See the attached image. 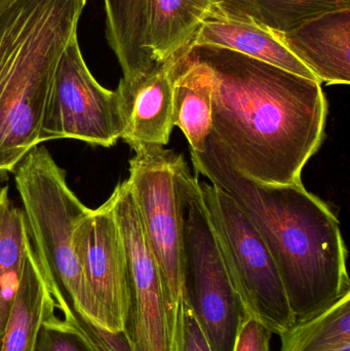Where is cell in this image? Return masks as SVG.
Listing matches in <instances>:
<instances>
[{"label":"cell","instance_id":"cell-1","mask_svg":"<svg viewBox=\"0 0 350 351\" xmlns=\"http://www.w3.org/2000/svg\"><path fill=\"white\" fill-rule=\"evenodd\" d=\"M183 55L211 77L210 137L232 166L257 183L301 184L326 138L322 84L215 45H191Z\"/></svg>","mask_w":350,"mask_h":351},{"label":"cell","instance_id":"cell-2","mask_svg":"<svg viewBox=\"0 0 350 351\" xmlns=\"http://www.w3.org/2000/svg\"><path fill=\"white\" fill-rule=\"evenodd\" d=\"M190 156L197 175L226 192L256 228L279 270L296 322L350 293L340 223L324 200L303 183L266 185L249 179L210 136L205 152Z\"/></svg>","mask_w":350,"mask_h":351},{"label":"cell","instance_id":"cell-3","mask_svg":"<svg viewBox=\"0 0 350 351\" xmlns=\"http://www.w3.org/2000/svg\"><path fill=\"white\" fill-rule=\"evenodd\" d=\"M86 0H14L0 12V175L40 145L58 64Z\"/></svg>","mask_w":350,"mask_h":351},{"label":"cell","instance_id":"cell-4","mask_svg":"<svg viewBox=\"0 0 350 351\" xmlns=\"http://www.w3.org/2000/svg\"><path fill=\"white\" fill-rule=\"evenodd\" d=\"M34 252L53 297L98 327V311L74 247L79 221L90 212L68 185L65 170L43 145L33 148L14 171ZM99 328V327H98Z\"/></svg>","mask_w":350,"mask_h":351},{"label":"cell","instance_id":"cell-5","mask_svg":"<svg viewBox=\"0 0 350 351\" xmlns=\"http://www.w3.org/2000/svg\"><path fill=\"white\" fill-rule=\"evenodd\" d=\"M127 178L148 245L160 270L168 330L175 351L182 338L187 295L179 171L184 162L164 146L135 148Z\"/></svg>","mask_w":350,"mask_h":351},{"label":"cell","instance_id":"cell-6","mask_svg":"<svg viewBox=\"0 0 350 351\" xmlns=\"http://www.w3.org/2000/svg\"><path fill=\"white\" fill-rule=\"evenodd\" d=\"M179 192L187 301L212 350L234 351L248 315L212 226L199 178L191 174L185 160L179 171Z\"/></svg>","mask_w":350,"mask_h":351},{"label":"cell","instance_id":"cell-7","mask_svg":"<svg viewBox=\"0 0 350 351\" xmlns=\"http://www.w3.org/2000/svg\"><path fill=\"white\" fill-rule=\"evenodd\" d=\"M203 202L247 315L282 335L296 323L279 270L256 228L223 190L201 181Z\"/></svg>","mask_w":350,"mask_h":351},{"label":"cell","instance_id":"cell-8","mask_svg":"<svg viewBox=\"0 0 350 351\" xmlns=\"http://www.w3.org/2000/svg\"><path fill=\"white\" fill-rule=\"evenodd\" d=\"M123 134L118 93L97 82L86 65L77 35L58 64L43 113L39 143L75 139L108 148L114 146Z\"/></svg>","mask_w":350,"mask_h":351},{"label":"cell","instance_id":"cell-9","mask_svg":"<svg viewBox=\"0 0 350 351\" xmlns=\"http://www.w3.org/2000/svg\"><path fill=\"white\" fill-rule=\"evenodd\" d=\"M110 197L129 268V307L123 334L132 351H175L160 270L127 180L117 184Z\"/></svg>","mask_w":350,"mask_h":351},{"label":"cell","instance_id":"cell-10","mask_svg":"<svg viewBox=\"0 0 350 351\" xmlns=\"http://www.w3.org/2000/svg\"><path fill=\"white\" fill-rule=\"evenodd\" d=\"M74 247L98 311V327L123 333L129 307L127 255L109 197L79 221Z\"/></svg>","mask_w":350,"mask_h":351},{"label":"cell","instance_id":"cell-11","mask_svg":"<svg viewBox=\"0 0 350 351\" xmlns=\"http://www.w3.org/2000/svg\"><path fill=\"white\" fill-rule=\"evenodd\" d=\"M175 62L119 82L116 90L123 119L121 139L133 150L144 145L166 146L170 141L174 129L172 70Z\"/></svg>","mask_w":350,"mask_h":351},{"label":"cell","instance_id":"cell-12","mask_svg":"<svg viewBox=\"0 0 350 351\" xmlns=\"http://www.w3.org/2000/svg\"><path fill=\"white\" fill-rule=\"evenodd\" d=\"M277 35L321 84L349 86L350 8L325 12Z\"/></svg>","mask_w":350,"mask_h":351},{"label":"cell","instance_id":"cell-13","mask_svg":"<svg viewBox=\"0 0 350 351\" xmlns=\"http://www.w3.org/2000/svg\"><path fill=\"white\" fill-rule=\"evenodd\" d=\"M201 45L232 49L292 73L318 80L288 49L277 32L252 23L227 20L212 12L201 25L191 45Z\"/></svg>","mask_w":350,"mask_h":351},{"label":"cell","instance_id":"cell-14","mask_svg":"<svg viewBox=\"0 0 350 351\" xmlns=\"http://www.w3.org/2000/svg\"><path fill=\"white\" fill-rule=\"evenodd\" d=\"M173 125L184 134L190 152H205L212 131L213 86L207 69L181 56L173 65Z\"/></svg>","mask_w":350,"mask_h":351},{"label":"cell","instance_id":"cell-15","mask_svg":"<svg viewBox=\"0 0 350 351\" xmlns=\"http://www.w3.org/2000/svg\"><path fill=\"white\" fill-rule=\"evenodd\" d=\"M148 5L149 0H104L106 40L118 60L123 80L162 65L154 60L150 47Z\"/></svg>","mask_w":350,"mask_h":351},{"label":"cell","instance_id":"cell-16","mask_svg":"<svg viewBox=\"0 0 350 351\" xmlns=\"http://www.w3.org/2000/svg\"><path fill=\"white\" fill-rule=\"evenodd\" d=\"M213 12V0H149L148 34L158 63L177 61Z\"/></svg>","mask_w":350,"mask_h":351},{"label":"cell","instance_id":"cell-17","mask_svg":"<svg viewBox=\"0 0 350 351\" xmlns=\"http://www.w3.org/2000/svg\"><path fill=\"white\" fill-rule=\"evenodd\" d=\"M51 299L47 278L32 249L8 315L0 351H34Z\"/></svg>","mask_w":350,"mask_h":351},{"label":"cell","instance_id":"cell-18","mask_svg":"<svg viewBox=\"0 0 350 351\" xmlns=\"http://www.w3.org/2000/svg\"><path fill=\"white\" fill-rule=\"evenodd\" d=\"M349 8L350 0H213V14L277 33L289 32L325 12Z\"/></svg>","mask_w":350,"mask_h":351},{"label":"cell","instance_id":"cell-19","mask_svg":"<svg viewBox=\"0 0 350 351\" xmlns=\"http://www.w3.org/2000/svg\"><path fill=\"white\" fill-rule=\"evenodd\" d=\"M32 249L24 212L14 206L8 186L0 187V348L12 302Z\"/></svg>","mask_w":350,"mask_h":351},{"label":"cell","instance_id":"cell-20","mask_svg":"<svg viewBox=\"0 0 350 351\" xmlns=\"http://www.w3.org/2000/svg\"><path fill=\"white\" fill-rule=\"evenodd\" d=\"M282 351H332L350 343V293L282 334Z\"/></svg>","mask_w":350,"mask_h":351},{"label":"cell","instance_id":"cell-21","mask_svg":"<svg viewBox=\"0 0 350 351\" xmlns=\"http://www.w3.org/2000/svg\"><path fill=\"white\" fill-rule=\"evenodd\" d=\"M34 351H99L76 323L64 299H51L45 311Z\"/></svg>","mask_w":350,"mask_h":351},{"label":"cell","instance_id":"cell-22","mask_svg":"<svg viewBox=\"0 0 350 351\" xmlns=\"http://www.w3.org/2000/svg\"><path fill=\"white\" fill-rule=\"evenodd\" d=\"M271 335L262 323L248 317L238 332L234 351H271Z\"/></svg>","mask_w":350,"mask_h":351},{"label":"cell","instance_id":"cell-23","mask_svg":"<svg viewBox=\"0 0 350 351\" xmlns=\"http://www.w3.org/2000/svg\"><path fill=\"white\" fill-rule=\"evenodd\" d=\"M179 351H213L188 301L185 305Z\"/></svg>","mask_w":350,"mask_h":351},{"label":"cell","instance_id":"cell-24","mask_svg":"<svg viewBox=\"0 0 350 351\" xmlns=\"http://www.w3.org/2000/svg\"><path fill=\"white\" fill-rule=\"evenodd\" d=\"M14 0H0V12H1L3 8H5L6 6L10 5Z\"/></svg>","mask_w":350,"mask_h":351},{"label":"cell","instance_id":"cell-25","mask_svg":"<svg viewBox=\"0 0 350 351\" xmlns=\"http://www.w3.org/2000/svg\"><path fill=\"white\" fill-rule=\"evenodd\" d=\"M332 351H350V343L347 344V346H342V348H337V350H334Z\"/></svg>","mask_w":350,"mask_h":351}]
</instances>
